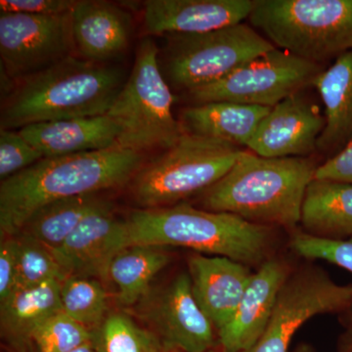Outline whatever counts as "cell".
Wrapping results in <instances>:
<instances>
[{"label": "cell", "instance_id": "cell-36", "mask_svg": "<svg viewBox=\"0 0 352 352\" xmlns=\"http://www.w3.org/2000/svg\"><path fill=\"white\" fill-rule=\"evenodd\" d=\"M69 352H102L97 346L96 342H89V344H83V346L74 349Z\"/></svg>", "mask_w": 352, "mask_h": 352}, {"label": "cell", "instance_id": "cell-32", "mask_svg": "<svg viewBox=\"0 0 352 352\" xmlns=\"http://www.w3.org/2000/svg\"><path fill=\"white\" fill-rule=\"evenodd\" d=\"M78 0H1L0 13L59 15L72 12Z\"/></svg>", "mask_w": 352, "mask_h": 352}, {"label": "cell", "instance_id": "cell-33", "mask_svg": "<svg viewBox=\"0 0 352 352\" xmlns=\"http://www.w3.org/2000/svg\"><path fill=\"white\" fill-rule=\"evenodd\" d=\"M16 278H17L16 238H3L0 243V302H3L15 291Z\"/></svg>", "mask_w": 352, "mask_h": 352}, {"label": "cell", "instance_id": "cell-9", "mask_svg": "<svg viewBox=\"0 0 352 352\" xmlns=\"http://www.w3.org/2000/svg\"><path fill=\"white\" fill-rule=\"evenodd\" d=\"M321 72L320 65L275 48L247 62L219 82L188 95L196 104L233 102L272 108L312 85Z\"/></svg>", "mask_w": 352, "mask_h": 352}, {"label": "cell", "instance_id": "cell-31", "mask_svg": "<svg viewBox=\"0 0 352 352\" xmlns=\"http://www.w3.org/2000/svg\"><path fill=\"white\" fill-rule=\"evenodd\" d=\"M19 131H0V179L6 180L43 159Z\"/></svg>", "mask_w": 352, "mask_h": 352}, {"label": "cell", "instance_id": "cell-26", "mask_svg": "<svg viewBox=\"0 0 352 352\" xmlns=\"http://www.w3.org/2000/svg\"><path fill=\"white\" fill-rule=\"evenodd\" d=\"M62 311L96 331L107 318L108 296L96 278L69 276L61 282Z\"/></svg>", "mask_w": 352, "mask_h": 352}, {"label": "cell", "instance_id": "cell-29", "mask_svg": "<svg viewBox=\"0 0 352 352\" xmlns=\"http://www.w3.org/2000/svg\"><path fill=\"white\" fill-rule=\"evenodd\" d=\"M95 340V331L74 320L61 310L34 331L32 346L38 352H69Z\"/></svg>", "mask_w": 352, "mask_h": 352}, {"label": "cell", "instance_id": "cell-11", "mask_svg": "<svg viewBox=\"0 0 352 352\" xmlns=\"http://www.w3.org/2000/svg\"><path fill=\"white\" fill-rule=\"evenodd\" d=\"M76 56L72 12L0 13L1 74L15 82Z\"/></svg>", "mask_w": 352, "mask_h": 352}, {"label": "cell", "instance_id": "cell-1", "mask_svg": "<svg viewBox=\"0 0 352 352\" xmlns=\"http://www.w3.org/2000/svg\"><path fill=\"white\" fill-rule=\"evenodd\" d=\"M145 155L119 146L102 151L43 157L0 184V234L15 237L30 217L47 204L129 184Z\"/></svg>", "mask_w": 352, "mask_h": 352}, {"label": "cell", "instance_id": "cell-17", "mask_svg": "<svg viewBox=\"0 0 352 352\" xmlns=\"http://www.w3.org/2000/svg\"><path fill=\"white\" fill-rule=\"evenodd\" d=\"M187 264L194 298L217 332L232 318L254 273L226 256L194 254Z\"/></svg>", "mask_w": 352, "mask_h": 352}, {"label": "cell", "instance_id": "cell-12", "mask_svg": "<svg viewBox=\"0 0 352 352\" xmlns=\"http://www.w3.org/2000/svg\"><path fill=\"white\" fill-rule=\"evenodd\" d=\"M141 319L151 328L164 352L214 351V324L199 307L188 273H180L162 288L151 289L138 305Z\"/></svg>", "mask_w": 352, "mask_h": 352}, {"label": "cell", "instance_id": "cell-19", "mask_svg": "<svg viewBox=\"0 0 352 352\" xmlns=\"http://www.w3.org/2000/svg\"><path fill=\"white\" fill-rule=\"evenodd\" d=\"M19 131L44 157L102 151L118 146L120 135L119 124L107 113L41 122L23 127Z\"/></svg>", "mask_w": 352, "mask_h": 352}, {"label": "cell", "instance_id": "cell-28", "mask_svg": "<svg viewBox=\"0 0 352 352\" xmlns=\"http://www.w3.org/2000/svg\"><path fill=\"white\" fill-rule=\"evenodd\" d=\"M17 244L16 289L34 288L51 280L63 281L64 274L53 252L38 241L19 234Z\"/></svg>", "mask_w": 352, "mask_h": 352}, {"label": "cell", "instance_id": "cell-3", "mask_svg": "<svg viewBox=\"0 0 352 352\" xmlns=\"http://www.w3.org/2000/svg\"><path fill=\"white\" fill-rule=\"evenodd\" d=\"M317 166L309 157H263L244 151L219 182L201 193L205 210L264 226L296 228Z\"/></svg>", "mask_w": 352, "mask_h": 352}, {"label": "cell", "instance_id": "cell-20", "mask_svg": "<svg viewBox=\"0 0 352 352\" xmlns=\"http://www.w3.org/2000/svg\"><path fill=\"white\" fill-rule=\"evenodd\" d=\"M312 85L325 107V127L317 150L332 157L352 142V50L340 55L330 68L322 71Z\"/></svg>", "mask_w": 352, "mask_h": 352}, {"label": "cell", "instance_id": "cell-24", "mask_svg": "<svg viewBox=\"0 0 352 352\" xmlns=\"http://www.w3.org/2000/svg\"><path fill=\"white\" fill-rule=\"evenodd\" d=\"M110 207L112 204L97 194L54 201L34 212L19 234L34 238L52 251L90 214Z\"/></svg>", "mask_w": 352, "mask_h": 352}, {"label": "cell", "instance_id": "cell-18", "mask_svg": "<svg viewBox=\"0 0 352 352\" xmlns=\"http://www.w3.org/2000/svg\"><path fill=\"white\" fill-rule=\"evenodd\" d=\"M72 21L76 56L82 59L110 64L131 44V13L112 2L80 0Z\"/></svg>", "mask_w": 352, "mask_h": 352}, {"label": "cell", "instance_id": "cell-22", "mask_svg": "<svg viewBox=\"0 0 352 352\" xmlns=\"http://www.w3.org/2000/svg\"><path fill=\"white\" fill-rule=\"evenodd\" d=\"M270 109L233 102L195 104L183 110L180 122L189 133L248 147Z\"/></svg>", "mask_w": 352, "mask_h": 352}, {"label": "cell", "instance_id": "cell-6", "mask_svg": "<svg viewBox=\"0 0 352 352\" xmlns=\"http://www.w3.org/2000/svg\"><path fill=\"white\" fill-rule=\"evenodd\" d=\"M243 152L238 146L184 131L132 178V199L141 208L175 206L219 182Z\"/></svg>", "mask_w": 352, "mask_h": 352}, {"label": "cell", "instance_id": "cell-38", "mask_svg": "<svg viewBox=\"0 0 352 352\" xmlns=\"http://www.w3.org/2000/svg\"><path fill=\"white\" fill-rule=\"evenodd\" d=\"M22 352H38V351H36V349H34V351H32V349H27V351H22Z\"/></svg>", "mask_w": 352, "mask_h": 352}, {"label": "cell", "instance_id": "cell-4", "mask_svg": "<svg viewBox=\"0 0 352 352\" xmlns=\"http://www.w3.org/2000/svg\"><path fill=\"white\" fill-rule=\"evenodd\" d=\"M126 222L127 247L186 248L248 266L263 264L270 249V227L183 201L170 207L138 208Z\"/></svg>", "mask_w": 352, "mask_h": 352}, {"label": "cell", "instance_id": "cell-37", "mask_svg": "<svg viewBox=\"0 0 352 352\" xmlns=\"http://www.w3.org/2000/svg\"><path fill=\"white\" fill-rule=\"evenodd\" d=\"M294 352H314V347L308 344H300L296 346L295 351Z\"/></svg>", "mask_w": 352, "mask_h": 352}, {"label": "cell", "instance_id": "cell-16", "mask_svg": "<svg viewBox=\"0 0 352 352\" xmlns=\"http://www.w3.org/2000/svg\"><path fill=\"white\" fill-rule=\"evenodd\" d=\"M291 272L281 259H266L261 264L232 318L217 332L222 352H244L258 340Z\"/></svg>", "mask_w": 352, "mask_h": 352}, {"label": "cell", "instance_id": "cell-10", "mask_svg": "<svg viewBox=\"0 0 352 352\" xmlns=\"http://www.w3.org/2000/svg\"><path fill=\"white\" fill-rule=\"evenodd\" d=\"M351 310L352 285L336 283L318 266L292 271L263 333L244 352H289L296 333L312 317Z\"/></svg>", "mask_w": 352, "mask_h": 352}, {"label": "cell", "instance_id": "cell-34", "mask_svg": "<svg viewBox=\"0 0 352 352\" xmlns=\"http://www.w3.org/2000/svg\"><path fill=\"white\" fill-rule=\"evenodd\" d=\"M314 178L335 180L352 185V142L325 163L317 166Z\"/></svg>", "mask_w": 352, "mask_h": 352}, {"label": "cell", "instance_id": "cell-25", "mask_svg": "<svg viewBox=\"0 0 352 352\" xmlns=\"http://www.w3.org/2000/svg\"><path fill=\"white\" fill-rule=\"evenodd\" d=\"M168 263L170 256L164 248L132 245L118 252L109 267V279L117 286L120 305H138L151 291L154 278Z\"/></svg>", "mask_w": 352, "mask_h": 352}, {"label": "cell", "instance_id": "cell-13", "mask_svg": "<svg viewBox=\"0 0 352 352\" xmlns=\"http://www.w3.org/2000/svg\"><path fill=\"white\" fill-rule=\"evenodd\" d=\"M324 127L318 107L298 92L270 109L248 148L263 157H307L317 149Z\"/></svg>", "mask_w": 352, "mask_h": 352}, {"label": "cell", "instance_id": "cell-14", "mask_svg": "<svg viewBox=\"0 0 352 352\" xmlns=\"http://www.w3.org/2000/svg\"><path fill=\"white\" fill-rule=\"evenodd\" d=\"M126 247V219H117L110 207L90 214L52 252L66 278L105 280L113 258Z\"/></svg>", "mask_w": 352, "mask_h": 352}, {"label": "cell", "instance_id": "cell-23", "mask_svg": "<svg viewBox=\"0 0 352 352\" xmlns=\"http://www.w3.org/2000/svg\"><path fill=\"white\" fill-rule=\"evenodd\" d=\"M300 224L309 235L329 240L352 236V185L314 178L303 199Z\"/></svg>", "mask_w": 352, "mask_h": 352}, {"label": "cell", "instance_id": "cell-39", "mask_svg": "<svg viewBox=\"0 0 352 352\" xmlns=\"http://www.w3.org/2000/svg\"><path fill=\"white\" fill-rule=\"evenodd\" d=\"M210 352H215L214 351H210Z\"/></svg>", "mask_w": 352, "mask_h": 352}, {"label": "cell", "instance_id": "cell-8", "mask_svg": "<svg viewBox=\"0 0 352 352\" xmlns=\"http://www.w3.org/2000/svg\"><path fill=\"white\" fill-rule=\"evenodd\" d=\"M275 48L242 23L204 34L164 36L157 61L170 87L189 94Z\"/></svg>", "mask_w": 352, "mask_h": 352}, {"label": "cell", "instance_id": "cell-7", "mask_svg": "<svg viewBox=\"0 0 352 352\" xmlns=\"http://www.w3.org/2000/svg\"><path fill=\"white\" fill-rule=\"evenodd\" d=\"M157 56L159 46L151 38L139 43L131 75L107 113L120 127L118 146L142 155L170 149L184 132L173 116L175 97Z\"/></svg>", "mask_w": 352, "mask_h": 352}, {"label": "cell", "instance_id": "cell-35", "mask_svg": "<svg viewBox=\"0 0 352 352\" xmlns=\"http://www.w3.org/2000/svg\"><path fill=\"white\" fill-rule=\"evenodd\" d=\"M338 352H352V319H349L346 330L340 335Z\"/></svg>", "mask_w": 352, "mask_h": 352}, {"label": "cell", "instance_id": "cell-5", "mask_svg": "<svg viewBox=\"0 0 352 352\" xmlns=\"http://www.w3.org/2000/svg\"><path fill=\"white\" fill-rule=\"evenodd\" d=\"M249 20L275 47L314 63L352 50V0H256Z\"/></svg>", "mask_w": 352, "mask_h": 352}, {"label": "cell", "instance_id": "cell-2", "mask_svg": "<svg viewBox=\"0 0 352 352\" xmlns=\"http://www.w3.org/2000/svg\"><path fill=\"white\" fill-rule=\"evenodd\" d=\"M126 80L122 67L67 58L13 82L1 99L0 129L106 115Z\"/></svg>", "mask_w": 352, "mask_h": 352}, {"label": "cell", "instance_id": "cell-30", "mask_svg": "<svg viewBox=\"0 0 352 352\" xmlns=\"http://www.w3.org/2000/svg\"><path fill=\"white\" fill-rule=\"evenodd\" d=\"M289 245L302 258L327 261L352 274V239H323L302 232L294 234ZM349 319H352V310Z\"/></svg>", "mask_w": 352, "mask_h": 352}, {"label": "cell", "instance_id": "cell-21", "mask_svg": "<svg viewBox=\"0 0 352 352\" xmlns=\"http://www.w3.org/2000/svg\"><path fill=\"white\" fill-rule=\"evenodd\" d=\"M61 282L51 280L34 288L14 291L0 302V328L7 344L18 352L32 347V333L61 311Z\"/></svg>", "mask_w": 352, "mask_h": 352}, {"label": "cell", "instance_id": "cell-27", "mask_svg": "<svg viewBox=\"0 0 352 352\" xmlns=\"http://www.w3.org/2000/svg\"><path fill=\"white\" fill-rule=\"evenodd\" d=\"M102 352H164L156 336L124 314H109L95 331Z\"/></svg>", "mask_w": 352, "mask_h": 352}, {"label": "cell", "instance_id": "cell-15", "mask_svg": "<svg viewBox=\"0 0 352 352\" xmlns=\"http://www.w3.org/2000/svg\"><path fill=\"white\" fill-rule=\"evenodd\" d=\"M254 0H147L143 22L150 36L204 34L249 19Z\"/></svg>", "mask_w": 352, "mask_h": 352}]
</instances>
